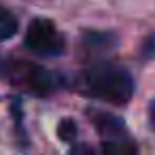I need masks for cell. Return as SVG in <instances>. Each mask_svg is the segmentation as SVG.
Wrapping results in <instances>:
<instances>
[{
	"label": "cell",
	"instance_id": "cell-1",
	"mask_svg": "<svg viewBox=\"0 0 155 155\" xmlns=\"http://www.w3.org/2000/svg\"><path fill=\"white\" fill-rule=\"evenodd\" d=\"M83 83L87 94L115 106H125L134 96L132 74L123 66L108 60H100L87 66L83 72Z\"/></svg>",
	"mask_w": 155,
	"mask_h": 155
},
{
	"label": "cell",
	"instance_id": "cell-2",
	"mask_svg": "<svg viewBox=\"0 0 155 155\" xmlns=\"http://www.w3.org/2000/svg\"><path fill=\"white\" fill-rule=\"evenodd\" d=\"M26 47L36 53V55H45V58H55L64 53V36L58 32V28L45 19V17H36L30 21L28 30H26Z\"/></svg>",
	"mask_w": 155,
	"mask_h": 155
},
{
	"label": "cell",
	"instance_id": "cell-3",
	"mask_svg": "<svg viewBox=\"0 0 155 155\" xmlns=\"http://www.w3.org/2000/svg\"><path fill=\"white\" fill-rule=\"evenodd\" d=\"M89 117L94 119V125L98 130V134L102 136V140H119V138H127V130L123 125V121L115 115L102 113V110H91Z\"/></svg>",
	"mask_w": 155,
	"mask_h": 155
},
{
	"label": "cell",
	"instance_id": "cell-4",
	"mask_svg": "<svg viewBox=\"0 0 155 155\" xmlns=\"http://www.w3.org/2000/svg\"><path fill=\"white\" fill-rule=\"evenodd\" d=\"M26 68H28L26 70V83L34 94L47 96L58 87V79L47 68H41V66H26Z\"/></svg>",
	"mask_w": 155,
	"mask_h": 155
},
{
	"label": "cell",
	"instance_id": "cell-5",
	"mask_svg": "<svg viewBox=\"0 0 155 155\" xmlns=\"http://www.w3.org/2000/svg\"><path fill=\"white\" fill-rule=\"evenodd\" d=\"M72 155H94V151L87 144H81ZM100 155H136V149L130 138H119V140H102Z\"/></svg>",
	"mask_w": 155,
	"mask_h": 155
},
{
	"label": "cell",
	"instance_id": "cell-6",
	"mask_svg": "<svg viewBox=\"0 0 155 155\" xmlns=\"http://www.w3.org/2000/svg\"><path fill=\"white\" fill-rule=\"evenodd\" d=\"M19 24H17V17L5 9V7H0V41H9L11 36H15Z\"/></svg>",
	"mask_w": 155,
	"mask_h": 155
},
{
	"label": "cell",
	"instance_id": "cell-7",
	"mask_svg": "<svg viewBox=\"0 0 155 155\" xmlns=\"http://www.w3.org/2000/svg\"><path fill=\"white\" fill-rule=\"evenodd\" d=\"M58 136H60L62 140H66V142L74 140V138H77V123H74L70 117L62 119L60 125H58Z\"/></svg>",
	"mask_w": 155,
	"mask_h": 155
},
{
	"label": "cell",
	"instance_id": "cell-8",
	"mask_svg": "<svg viewBox=\"0 0 155 155\" xmlns=\"http://www.w3.org/2000/svg\"><path fill=\"white\" fill-rule=\"evenodd\" d=\"M149 117H151V125H153V130H155V98H153V102H151V106H149Z\"/></svg>",
	"mask_w": 155,
	"mask_h": 155
}]
</instances>
